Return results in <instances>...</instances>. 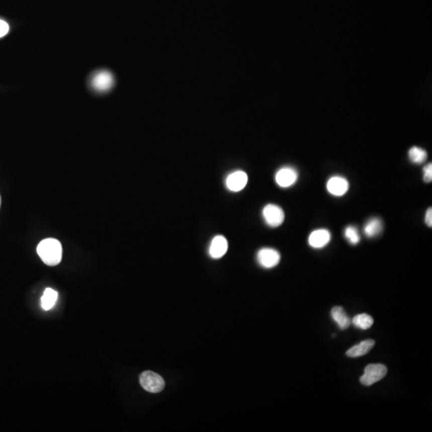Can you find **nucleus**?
Here are the masks:
<instances>
[{"label": "nucleus", "mask_w": 432, "mask_h": 432, "mask_svg": "<svg viewBox=\"0 0 432 432\" xmlns=\"http://www.w3.org/2000/svg\"><path fill=\"white\" fill-rule=\"evenodd\" d=\"M425 222H426V225L429 227V228H431L432 227V209L431 207L427 209L426 210V214H425Z\"/></svg>", "instance_id": "nucleus-21"}, {"label": "nucleus", "mask_w": 432, "mask_h": 432, "mask_svg": "<svg viewBox=\"0 0 432 432\" xmlns=\"http://www.w3.org/2000/svg\"><path fill=\"white\" fill-rule=\"evenodd\" d=\"M248 181V175L244 171H236L227 177L226 186L229 191L238 192L246 187Z\"/></svg>", "instance_id": "nucleus-9"}, {"label": "nucleus", "mask_w": 432, "mask_h": 432, "mask_svg": "<svg viewBox=\"0 0 432 432\" xmlns=\"http://www.w3.org/2000/svg\"><path fill=\"white\" fill-rule=\"evenodd\" d=\"M263 217L268 226L277 228L283 224L285 214L283 209L278 205L267 204L263 209Z\"/></svg>", "instance_id": "nucleus-4"}, {"label": "nucleus", "mask_w": 432, "mask_h": 432, "mask_svg": "<svg viewBox=\"0 0 432 432\" xmlns=\"http://www.w3.org/2000/svg\"><path fill=\"white\" fill-rule=\"evenodd\" d=\"M298 172L292 167H283L275 174V182L279 187L287 188L296 183L298 179Z\"/></svg>", "instance_id": "nucleus-7"}, {"label": "nucleus", "mask_w": 432, "mask_h": 432, "mask_svg": "<svg viewBox=\"0 0 432 432\" xmlns=\"http://www.w3.org/2000/svg\"><path fill=\"white\" fill-rule=\"evenodd\" d=\"M140 383L142 387L151 393H159L165 387V381L163 378L154 371H144L140 376Z\"/></svg>", "instance_id": "nucleus-2"}, {"label": "nucleus", "mask_w": 432, "mask_h": 432, "mask_svg": "<svg viewBox=\"0 0 432 432\" xmlns=\"http://www.w3.org/2000/svg\"><path fill=\"white\" fill-rule=\"evenodd\" d=\"M280 259V254L273 248H262L257 254V261L259 265L267 269L277 266Z\"/></svg>", "instance_id": "nucleus-6"}, {"label": "nucleus", "mask_w": 432, "mask_h": 432, "mask_svg": "<svg viewBox=\"0 0 432 432\" xmlns=\"http://www.w3.org/2000/svg\"><path fill=\"white\" fill-rule=\"evenodd\" d=\"M373 318L367 314H358L354 317L352 323L362 330H367L373 325Z\"/></svg>", "instance_id": "nucleus-17"}, {"label": "nucleus", "mask_w": 432, "mask_h": 432, "mask_svg": "<svg viewBox=\"0 0 432 432\" xmlns=\"http://www.w3.org/2000/svg\"><path fill=\"white\" fill-rule=\"evenodd\" d=\"M382 220L377 217L370 219L364 227V232L367 238H374L379 236L383 231Z\"/></svg>", "instance_id": "nucleus-14"}, {"label": "nucleus", "mask_w": 432, "mask_h": 432, "mask_svg": "<svg viewBox=\"0 0 432 432\" xmlns=\"http://www.w3.org/2000/svg\"><path fill=\"white\" fill-rule=\"evenodd\" d=\"M375 346L373 340H367L362 341L357 345L354 346L347 352V356L351 358H357L364 356L371 351Z\"/></svg>", "instance_id": "nucleus-13"}, {"label": "nucleus", "mask_w": 432, "mask_h": 432, "mask_svg": "<svg viewBox=\"0 0 432 432\" xmlns=\"http://www.w3.org/2000/svg\"><path fill=\"white\" fill-rule=\"evenodd\" d=\"M9 32V25L4 20H0V38L6 36Z\"/></svg>", "instance_id": "nucleus-20"}, {"label": "nucleus", "mask_w": 432, "mask_h": 432, "mask_svg": "<svg viewBox=\"0 0 432 432\" xmlns=\"http://www.w3.org/2000/svg\"><path fill=\"white\" fill-rule=\"evenodd\" d=\"M332 240V235L327 229H317L310 233L308 244L311 248L321 249L326 247Z\"/></svg>", "instance_id": "nucleus-10"}, {"label": "nucleus", "mask_w": 432, "mask_h": 432, "mask_svg": "<svg viewBox=\"0 0 432 432\" xmlns=\"http://www.w3.org/2000/svg\"><path fill=\"white\" fill-rule=\"evenodd\" d=\"M331 315H332V319L338 325L339 328L341 330H345L347 328H349L350 325L352 323L351 318L348 316V314H346L345 310L342 306L333 307L332 309V311H331Z\"/></svg>", "instance_id": "nucleus-12"}, {"label": "nucleus", "mask_w": 432, "mask_h": 432, "mask_svg": "<svg viewBox=\"0 0 432 432\" xmlns=\"http://www.w3.org/2000/svg\"><path fill=\"white\" fill-rule=\"evenodd\" d=\"M408 157L411 163L414 164H422L427 159V153L424 149L414 146L409 150Z\"/></svg>", "instance_id": "nucleus-16"}, {"label": "nucleus", "mask_w": 432, "mask_h": 432, "mask_svg": "<svg viewBox=\"0 0 432 432\" xmlns=\"http://www.w3.org/2000/svg\"><path fill=\"white\" fill-rule=\"evenodd\" d=\"M423 180L425 183H430L432 181V164L428 163L423 167Z\"/></svg>", "instance_id": "nucleus-19"}, {"label": "nucleus", "mask_w": 432, "mask_h": 432, "mask_svg": "<svg viewBox=\"0 0 432 432\" xmlns=\"http://www.w3.org/2000/svg\"><path fill=\"white\" fill-rule=\"evenodd\" d=\"M344 237L352 245H356L360 241V232L355 226H348L345 228Z\"/></svg>", "instance_id": "nucleus-18"}, {"label": "nucleus", "mask_w": 432, "mask_h": 432, "mask_svg": "<svg viewBox=\"0 0 432 432\" xmlns=\"http://www.w3.org/2000/svg\"><path fill=\"white\" fill-rule=\"evenodd\" d=\"M37 253L43 263L53 267L61 262L63 248L59 240L50 238L40 242L37 247Z\"/></svg>", "instance_id": "nucleus-1"}, {"label": "nucleus", "mask_w": 432, "mask_h": 432, "mask_svg": "<svg viewBox=\"0 0 432 432\" xmlns=\"http://www.w3.org/2000/svg\"><path fill=\"white\" fill-rule=\"evenodd\" d=\"M349 183L348 179L340 175H335L328 179L327 190L332 195L336 197L343 196L348 192Z\"/></svg>", "instance_id": "nucleus-8"}, {"label": "nucleus", "mask_w": 432, "mask_h": 432, "mask_svg": "<svg viewBox=\"0 0 432 432\" xmlns=\"http://www.w3.org/2000/svg\"><path fill=\"white\" fill-rule=\"evenodd\" d=\"M387 368L385 365L380 364H369L365 367L364 375L360 378V382L364 386L373 385L379 380L385 377Z\"/></svg>", "instance_id": "nucleus-3"}, {"label": "nucleus", "mask_w": 432, "mask_h": 432, "mask_svg": "<svg viewBox=\"0 0 432 432\" xmlns=\"http://www.w3.org/2000/svg\"><path fill=\"white\" fill-rule=\"evenodd\" d=\"M228 243L226 238L223 236H217L213 238L209 248V254L213 259H220L227 253Z\"/></svg>", "instance_id": "nucleus-11"}, {"label": "nucleus", "mask_w": 432, "mask_h": 432, "mask_svg": "<svg viewBox=\"0 0 432 432\" xmlns=\"http://www.w3.org/2000/svg\"><path fill=\"white\" fill-rule=\"evenodd\" d=\"M1 202H2V200H1V195H0V206H1Z\"/></svg>", "instance_id": "nucleus-22"}, {"label": "nucleus", "mask_w": 432, "mask_h": 432, "mask_svg": "<svg viewBox=\"0 0 432 432\" xmlns=\"http://www.w3.org/2000/svg\"><path fill=\"white\" fill-rule=\"evenodd\" d=\"M114 76L107 71H100L93 75L90 84L94 90L98 92H106L112 88L114 85Z\"/></svg>", "instance_id": "nucleus-5"}, {"label": "nucleus", "mask_w": 432, "mask_h": 432, "mask_svg": "<svg viewBox=\"0 0 432 432\" xmlns=\"http://www.w3.org/2000/svg\"><path fill=\"white\" fill-rule=\"evenodd\" d=\"M58 293L51 288H47L41 298V306L45 310H51L57 301Z\"/></svg>", "instance_id": "nucleus-15"}]
</instances>
